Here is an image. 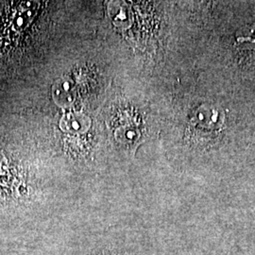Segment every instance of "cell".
<instances>
[{
	"mask_svg": "<svg viewBox=\"0 0 255 255\" xmlns=\"http://www.w3.org/2000/svg\"><path fill=\"white\" fill-rule=\"evenodd\" d=\"M67 82L56 84L53 88V97L56 103L62 107L69 106L73 101V93Z\"/></svg>",
	"mask_w": 255,
	"mask_h": 255,
	"instance_id": "1",
	"label": "cell"
},
{
	"mask_svg": "<svg viewBox=\"0 0 255 255\" xmlns=\"http://www.w3.org/2000/svg\"><path fill=\"white\" fill-rule=\"evenodd\" d=\"M62 124L64 125L63 126V128L65 130H69V131H82V130H85L89 127V120L82 116L81 114L78 115H69L66 116L64 119Z\"/></svg>",
	"mask_w": 255,
	"mask_h": 255,
	"instance_id": "2",
	"label": "cell"
},
{
	"mask_svg": "<svg viewBox=\"0 0 255 255\" xmlns=\"http://www.w3.org/2000/svg\"><path fill=\"white\" fill-rule=\"evenodd\" d=\"M12 184V174L9 172V164L5 157L0 153V188L8 189Z\"/></svg>",
	"mask_w": 255,
	"mask_h": 255,
	"instance_id": "3",
	"label": "cell"
},
{
	"mask_svg": "<svg viewBox=\"0 0 255 255\" xmlns=\"http://www.w3.org/2000/svg\"><path fill=\"white\" fill-rule=\"evenodd\" d=\"M90 255H113L110 254L109 252H99V253H94V254H92Z\"/></svg>",
	"mask_w": 255,
	"mask_h": 255,
	"instance_id": "4",
	"label": "cell"
}]
</instances>
